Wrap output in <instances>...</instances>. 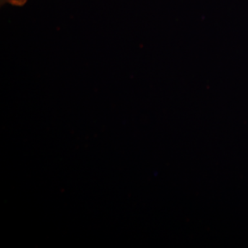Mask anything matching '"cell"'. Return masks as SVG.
<instances>
[{"label":"cell","instance_id":"6da1fadb","mask_svg":"<svg viewBox=\"0 0 248 248\" xmlns=\"http://www.w3.org/2000/svg\"><path fill=\"white\" fill-rule=\"evenodd\" d=\"M27 1L28 0H0V2L1 6L8 4L15 6H23Z\"/></svg>","mask_w":248,"mask_h":248}]
</instances>
